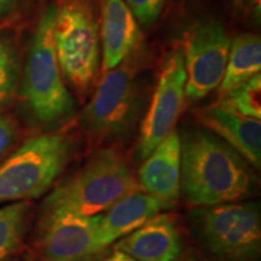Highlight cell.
<instances>
[{
  "instance_id": "9a60e30c",
  "label": "cell",
  "mask_w": 261,
  "mask_h": 261,
  "mask_svg": "<svg viewBox=\"0 0 261 261\" xmlns=\"http://www.w3.org/2000/svg\"><path fill=\"white\" fill-rule=\"evenodd\" d=\"M100 38L104 73L119 67L139 44L140 29L125 0H104Z\"/></svg>"
},
{
  "instance_id": "e0dca14e",
  "label": "cell",
  "mask_w": 261,
  "mask_h": 261,
  "mask_svg": "<svg viewBox=\"0 0 261 261\" xmlns=\"http://www.w3.org/2000/svg\"><path fill=\"white\" fill-rule=\"evenodd\" d=\"M31 212L28 201L12 202L0 208V261H9L22 246Z\"/></svg>"
},
{
  "instance_id": "7c38bea8",
  "label": "cell",
  "mask_w": 261,
  "mask_h": 261,
  "mask_svg": "<svg viewBox=\"0 0 261 261\" xmlns=\"http://www.w3.org/2000/svg\"><path fill=\"white\" fill-rule=\"evenodd\" d=\"M205 128L237 151L254 169L261 167L260 120L238 115L217 104L195 112Z\"/></svg>"
},
{
  "instance_id": "603a6c76",
  "label": "cell",
  "mask_w": 261,
  "mask_h": 261,
  "mask_svg": "<svg viewBox=\"0 0 261 261\" xmlns=\"http://www.w3.org/2000/svg\"><path fill=\"white\" fill-rule=\"evenodd\" d=\"M98 261H137V260L133 259V257H130L129 255H127L126 253L120 252V250L115 249V252L110 254V255L106 257V259H100Z\"/></svg>"
},
{
  "instance_id": "5b68a950",
  "label": "cell",
  "mask_w": 261,
  "mask_h": 261,
  "mask_svg": "<svg viewBox=\"0 0 261 261\" xmlns=\"http://www.w3.org/2000/svg\"><path fill=\"white\" fill-rule=\"evenodd\" d=\"M192 231L215 261H259L261 254L260 203L238 201L195 208Z\"/></svg>"
},
{
  "instance_id": "2e32d148",
  "label": "cell",
  "mask_w": 261,
  "mask_h": 261,
  "mask_svg": "<svg viewBox=\"0 0 261 261\" xmlns=\"http://www.w3.org/2000/svg\"><path fill=\"white\" fill-rule=\"evenodd\" d=\"M261 70V39L253 33H244L231 40L226 70L219 85V94L252 79Z\"/></svg>"
},
{
  "instance_id": "8992f818",
  "label": "cell",
  "mask_w": 261,
  "mask_h": 261,
  "mask_svg": "<svg viewBox=\"0 0 261 261\" xmlns=\"http://www.w3.org/2000/svg\"><path fill=\"white\" fill-rule=\"evenodd\" d=\"M54 38L62 74L79 94L97 79L100 40L92 0H58Z\"/></svg>"
},
{
  "instance_id": "44dd1931",
  "label": "cell",
  "mask_w": 261,
  "mask_h": 261,
  "mask_svg": "<svg viewBox=\"0 0 261 261\" xmlns=\"http://www.w3.org/2000/svg\"><path fill=\"white\" fill-rule=\"evenodd\" d=\"M16 139L14 123L5 117L0 116V158L9 151Z\"/></svg>"
},
{
  "instance_id": "5bb4252c",
  "label": "cell",
  "mask_w": 261,
  "mask_h": 261,
  "mask_svg": "<svg viewBox=\"0 0 261 261\" xmlns=\"http://www.w3.org/2000/svg\"><path fill=\"white\" fill-rule=\"evenodd\" d=\"M173 207L174 204L160 200L143 190L125 196L107 212L99 214V233L103 244L109 248L155 215Z\"/></svg>"
},
{
  "instance_id": "d6986e66",
  "label": "cell",
  "mask_w": 261,
  "mask_h": 261,
  "mask_svg": "<svg viewBox=\"0 0 261 261\" xmlns=\"http://www.w3.org/2000/svg\"><path fill=\"white\" fill-rule=\"evenodd\" d=\"M18 76L19 61L16 46L10 39L0 37V109L14 97Z\"/></svg>"
},
{
  "instance_id": "ac0fdd59",
  "label": "cell",
  "mask_w": 261,
  "mask_h": 261,
  "mask_svg": "<svg viewBox=\"0 0 261 261\" xmlns=\"http://www.w3.org/2000/svg\"><path fill=\"white\" fill-rule=\"evenodd\" d=\"M217 106L238 115L261 119V75L257 74L246 83L228 91L219 98Z\"/></svg>"
},
{
  "instance_id": "cb8c5ba5",
  "label": "cell",
  "mask_w": 261,
  "mask_h": 261,
  "mask_svg": "<svg viewBox=\"0 0 261 261\" xmlns=\"http://www.w3.org/2000/svg\"><path fill=\"white\" fill-rule=\"evenodd\" d=\"M233 4L237 6V8H241L243 4V0H233Z\"/></svg>"
},
{
  "instance_id": "52a82bcc",
  "label": "cell",
  "mask_w": 261,
  "mask_h": 261,
  "mask_svg": "<svg viewBox=\"0 0 261 261\" xmlns=\"http://www.w3.org/2000/svg\"><path fill=\"white\" fill-rule=\"evenodd\" d=\"M143 99L136 75L127 65L104 73L81 114V126L99 143L121 142L139 120Z\"/></svg>"
},
{
  "instance_id": "6da1fadb",
  "label": "cell",
  "mask_w": 261,
  "mask_h": 261,
  "mask_svg": "<svg viewBox=\"0 0 261 261\" xmlns=\"http://www.w3.org/2000/svg\"><path fill=\"white\" fill-rule=\"evenodd\" d=\"M180 137V196L195 208L244 201L255 194V169L210 130Z\"/></svg>"
},
{
  "instance_id": "8fae6325",
  "label": "cell",
  "mask_w": 261,
  "mask_h": 261,
  "mask_svg": "<svg viewBox=\"0 0 261 261\" xmlns=\"http://www.w3.org/2000/svg\"><path fill=\"white\" fill-rule=\"evenodd\" d=\"M115 249L137 261H181L184 241L172 214L159 213L115 242Z\"/></svg>"
},
{
  "instance_id": "d4e9b609",
  "label": "cell",
  "mask_w": 261,
  "mask_h": 261,
  "mask_svg": "<svg viewBox=\"0 0 261 261\" xmlns=\"http://www.w3.org/2000/svg\"><path fill=\"white\" fill-rule=\"evenodd\" d=\"M188 261H200V260H196V259H190V260H188Z\"/></svg>"
},
{
  "instance_id": "4fadbf2b",
  "label": "cell",
  "mask_w": 261,
  "mask_h": 261,
  "mask_svg": "<svg viewBox=\"0 0 261 261\" xmlns=\"http://www.w3.org/2000/svg\"><path fill=\"white\" fill-rule=\"evenodd\" d=\"M180 137L173 129L144 160L138 171L143 191L175 204L180 197Z\"/></svg>"
},
{
  "instance_id": "277c9868",
  "label": "cell",
  "mask_w": 261,
  "mask_h": 261,
  "mask_svg": "<svg viewBox=\"0 0 261 261\" xmlns=\"http://www.w3.org/2000/svg\"><path fill=\"white\" fill-rule=\"evenodd\" d=\"M74 152V140L64 133L28 139L0 165V204L40 197L61 177Z\"/></svg>"
},
{
  "instance_id": "3957f363",
  "label": "cell",
  "mask_w": 261,
  "mask_h": 261,
  "mask_svg": "<svg viewBox=\"0 0 261 261\" xmlns=\"http://www.w3.org/2000/svg\"><path fill=\"white\" fill-rule=\"evenodd\" d=\"M56 5L44 10L29 46L22 81V98L39 123H63L76 112L73 94L65 86L55 48Z\"/></svg>"
},
{
  "instance_id": "30bf717a",
  "label": "cell",
  "mask_w": 261,
  "mask_h": 261,
  "mask_svg": "<svg viewBox=\"0 0 261 261\" xmlns=\"http://www.w3.org/2000/svg\"><path fill=\"white\" fill-rule=\"evenodd\" d=\"M184 58L180 48L171 52L166 58L160 77L152 93L151 102L142 125L137 158L145 160L169 133L174 129L185 99Z\"/></svg>"
},
{
  "instance_id": "ffe728a7",
  "label": "cell",
  "mask_w": 261,
  "mask_h": 261,
  "mask_svg": "<svg viewBox=\"0 0 261 261\" xmlns=\"http://www.w3.org/2000/svg\"><path fill=\"white\" fill-rule=\"evenodd\" d=\"M133 16L140 23H154L161 15L166 0H125Z\"/></svg>"
},
{
  "instance_id": "7a4b0ae2",
  "label": "cell",
  "mask_w": 261,
  "mask_h": 261,
  "mask_svg": "<svg viewBox=\"0 0 261 261\" xmlns=\"http://www.w3.org/2000/svg\"><path fill=\"white\" fill-rule=\"evenodd\" d=\"M142 190L122 152L115 146L97 150L79 171L45 198L42 208H62L96 217L125 196Z\"/></svg>"
},
{
  "instance_id": "7402d4cb",
  "label": "cell",
  "mask_w": 261,
  "mask_h": 261,
  "mask_svg": "<svg viewBox=\"0 0 261 261\" xmlns=\"http://www.w3.org/2000/svg\"><path fill=\"white\" fill-rule=\"evenodd\" d=\"M17 5V0H0V17L6 16Z\"/></svg>"
},
{
  "instance_id": "9c48e42d",
  "label": "cell",
  "mask_w": 261,
  "mask_h": 261,
  "mask_svg": "<svg viewBox=\"0 0 261 261\" xmlns=\"http://www.w3.org/2000/svg\"><path fill=\"white\" fill-rule=\"evenodd\" d=\"M231 38L217 21H208L185 33L180 50L187 83L185 98L196 102L217 89L226 70Z\"/></svg>"
},
{
  "instance_id": "ba28073f",
  "label": "cell",
  "mask_w": 261,
  "mask_h": 261,
  "mask_svg": "<svg viewBox=\"0 0 261 261\" xmlns=\"http://www.w3.org/2000/svg\"><path fill=\"white\" fill-rule=\"evenodd\" d=\"M38 247L46 261H98L108 247L99 233V215L86 217L62 208H42Z\"/></svg>"
}]
</instances>
